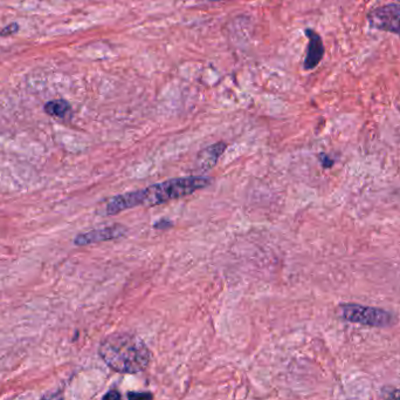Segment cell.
Masks as SVG:
<instances>
[{"label":"cell","instance_id":"cell-11","mask_svg":"<svg viewBox=\"0 0 400 400\" xmlns=\"http://www.w3.org/2000/svg\"><path fill=\"white\" fill-rule=\"evenodd\" d=\"M321 162H322L323 167L330 168L333 167L334 160L328 158L327 155H321Z\"/></svg>","mask_w":400,"mask_h":400},{"label":"cell","instance_id":"cell-7","mask_svg":"<svg viewBox=\"0 0 400 400\" xmlns=\"http://www.w3.org/2000/svg\"><path fill=\"white\" fill-rule=\"evenodd\" d=\"M226 149V144L223 142L213 144L211 147L204 149L199 154L198 158V164H199L200 169L203 171H208L211 168L214 167L217 161L220 158V155L224 153Z\"/></svg>","mask_w":400,"mask_h":400},{"label":"cell","instance_id":"cell-4","mask_svg":"<svg viewBox=\"0 0 400 400\" xmlns=\"http://www.w3.org/2000/svg\"><path fill=\"white\" fill-rule=\"evenodd\" d=\"M369 21L373 28L400 35V5L391 4L372 11Z\"/></svg>","mask_w":400,"mask_h":400},{"label":"cell","instance_id":"cell-14","mask_svg":"<svg viewBox=\"0 0 400 400\" xmlns=\"http://www.w3.org/2000/svg\"><path fill=\"white\" fill-rule=\"evenodd\" d=\"M398 1H400V0H398Z\"/></svg>","mask_w":400,"mask_h":400},{"label":"cell","instance_id":"cell-13","mask_svg":"<svg viewBox=\"0 0 400 400\" xmlns=\"http://www.w3.org/2000/svg\"><path fill=\"white\" fill-rule=\"evenodd\" d=\"M129 398H153V394H128Z\"/></svg>","mask_w":400,"mask_h":400},{"label":"cell","instance_id":"cell-3","mask_svg":"<svg viewBox=\"0 0 400 400\" xmlns=\"http://www.w3.org/2000/svg\"><path fill=\"white\" fill-rule=\"evenodd\" d=\"M339 312H341V317L344 321L371 328H389L397 323V319L392 312H387L384 309L356 304V303L341 304Z\"/></svg>","mask_w":400,"mask_h":400},{"label":"cell","instance_id":"cell-8","mask_svg":"<svg viewBox=\"0 0 400 400\" xmlns=\"http://www.w3.org/2000/svg\"><path fill=\"white\" fill-rule=\"evenodd\" d=\"M45 110L47 113L51 114V115H55V117H65L66 114L69 112V105L62 100H58V101H52V103H47V106L45 107Z\"/></svg>","mask_w":400,"mask_h":400},{"label":"cell","instance_id":"cell-1","mask_svg":"<svg viewBox=\"0 0 400 400\" xmlns=\"http://www.w3.org/2000/svg\"><path fill=\"white\" fill-rule=\"evenodd\" d=\"M210 183V178H199V176L172 178L150 185L148 188L141 189L137 192L115 196L109 200L105 212L108 215H115L123 210L135 208L139 205L153 207V205H162L184 196L191 195L192 193L205 188Z\"/></svg>","mask_w":400,"mask_h":400},{"label":"cell","instance_id":"cell-5","mask_svg":"<svg viewBox=\"0 0 400 400\" xmlns=\"http://www.w3.org/2000/svg\"><path fill=\"white\" fill-rule=\"evenodd\" d=\"M126 228L123 226H112L93 230L87 234H81L75 239L76 246H87L92 243L103 242V241L116 240L126 234Z\"/></svg>","mask_w":400,"mask_h":400},{"label":"cell","instance_id":"cell-12","mask_svg":"<svg viewBox=\"0 0 400 400\" xmlns=\"http://www.w3.org/2000/svg\"><path fill=\"white\" fill-rule=\"evenodd\" d=\"M105 399H119L121 398V394L117 392V391H110L109 394H105Z\"/></svg>","mask_w":400,"mask_h":400},{"label":"cell","instance_id":"cell-9","mask_svg":"<svg viewBox=\"0 0 400 400\" xmlns=\"http://www.w3.org/2000/svg\"><path fill=\"white\" fill-rule=\"evenodd\" d=\"M383 396L387 398H400V390L397 389H383Z\"/></svg>","mask_w":400,"mask_h":400},{"label":"cell","instance_id":"cell-10","mask_svg":"<svg viewBox=\"0 0 400 400\" xmlns=\"http://www.w3.org/2000/svg\"><path fill=\"white\" fill-rule=\"evenodd\" d=\"M172 226V222L171 221H167V219H163V221H160L155 224V228L156 229H167L170 227Z\"/></svg>","mask_w":400,"mask_h":400},{"label":"cell","instance_id":"cell-2","mask_svg":"<svg viewBox=\"0 0 400 400\" xmlns=\"http://www.w3.org/2000/svg\"><path fill=\"white\" fill-rule=\"evenodd\" d=\"M103 362L119 373L143 372L149 366L151 355L139 336L119 332L103 339L99 349Z\"/></svg>","mask_w":400,"mask_h":400},{"label":"cell","instance_id":"cell-6","mask_svg":"<svg viewBox=\"0 0 400 400\" xmlns=\"http://www.w3.org/2000/svg\"><path fill=\"white\" fill-rule=\"evenodd\" d=\"M309 38L308 53L305 58V69H315L319 65L323 55H324V48H323L322 39L319 38V35L312 30L305 31Z\"/></svg>","mask_w":400,"mask_h":400}]
</instances>
